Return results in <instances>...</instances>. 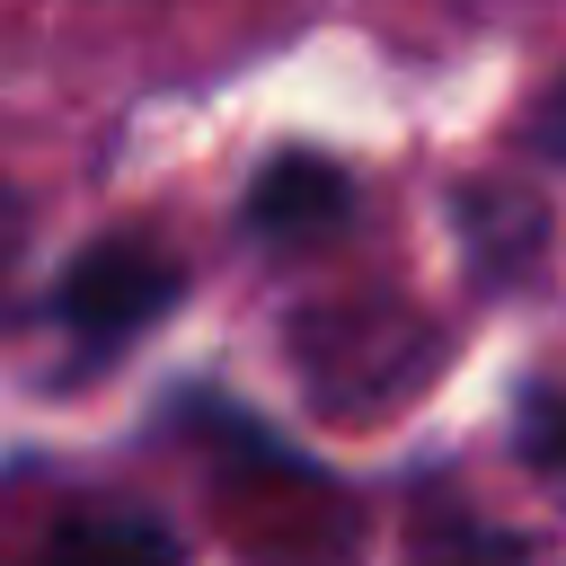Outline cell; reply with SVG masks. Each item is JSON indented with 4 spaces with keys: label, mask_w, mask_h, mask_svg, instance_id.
<instances>
[{
    "label": "cell",
    "mask_w": 566,
    "mask_h": 566,
    "mask_svg": "<svg viewBox=\"0 0 566 566\" xmlns=\"http://www.w3.org/2000/svg\"><path fill=\"white\" fill-rule=\"evenodd\" d=\"M345 203H354V186H345L336 159H318V150H283V159L248 186V230H256V239H310V230L345 221Z\"/></svg>",
    "instance_id": "obj_3"
},
{
    "label": "cell",
    "mask_w": 566,
    "mask_h": 566,
    "mask_svg": "<svg viewBox=\"0 0 566 566\" xmlns=\"http://www.w3.org/2000/svg\"><path fill=\"white\" fill-rule=\"evenodd\" d=\"M168 301H177V265L150 256L142 239H97V248L62 274V318H71L88 345H124V336H142Z\"/></svg>",
    "instance_id": "obj_1"
},
{
    "label": "cell",
    "mask_w": 566,
    "mask_h": 566,
    "mask_svg": "<svg viewBox=\"0 0 566 566\" xmlns=\"http://www.w3.org/2000/svg\"><path fill=\"white\" fill-rule=\"evenodd\" d=\"M460 221H469V230H486V221H495V195L478 186V195L460 203ZM522 239H539V203H531V195H504V239H495L486 256H522Z\"/></svg>",
    "instance_id": "obj_5"
},
{
    "label": "cell",
    "mask_w": 566,
    "mask_h": 566,
    "mask_svg": "<svg viewBox=\"0 0 566 566\" xmlns=\"http://www.w3.org/2000/svg\"><path fill=\"white\" fill-rule=\"evenodd\" d=\"M522 442H531L539 460H557V469H566V389H548V398L531 407V424H522Z\"/></svg>",
    "instance_id": "obj_6"
},
{
    "label": "cell",
    "mask_w": 566,
    "mask_h": 566,
    "mask_svg": "<svg viewBox=\"0 0 566 566\" xmlns=\"http://www.w3.org/2000/svg\"><path fill=\"white\" fill-rule=\"evenodd\" d=\"M35 566H186V539L150 504H88L35 548Z\"/></svg>",
    "instance_id": "obj_2"
},
{
    "label": "cell",
    "mask_w": 566,
    "mask_h": 566,
    "mask_svg": "<svg viewBox=\"0 0 566 566\" xmlns=\"http://www.w3.org/2000/svg\"><path fill=\"white\" fill-rule=\"evenodd\" d=\"M407 566H557V548L531 539V531H513V522L433 504V513L416 522V539H407Z\"/></svg>",
    "instance_id": "obj_4"
}]
</instances>
